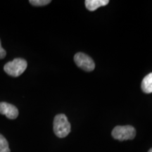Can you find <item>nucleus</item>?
<instances>
[{"label":"nucleus","instance_id":"6","mask_svg":"<svg viewBox=\"0 0 152 152\" xmlns=\"http://www.w3.org/2000/svg\"><path fill=\"white\" fill-rule=\"evenodd\" d=\"M85 7L89 11H94L101 7L107 5L109 3V0H86Z\"/></svg>","mask_w":152,"mask_h":152},{"label":"nucleus","instance_id":"2","mask_svg":"<svg viewBox=\"0 0 152 152\" xmlns=\"http://www.w3.org/2000/svg\"><path fill=\"white\" fill-rule=\"evenodd\" d=\"M28 63L23 58H17L12 61H9L5 64L4 70L5 73L12 77H18L24 73L27 68Z\"/></svg>","mask_w":152,"mask_h":152},{"label":"nucleus","instance_id":"3","mask_svg":"<svg viewBox=\"0 0 152 152\" xmlns=\"http://www.w3.org/2000/svg\"><path fill=\"white\" fill-rule=\"evenodd\" d=\"M112 137L119 141L133 140L136 136V130L131 125L121 126L118 125L113 129L111 132Z\"/></svg>","mask_w":152,"mask_h":152},{"label":"nucleus","instance_id":"5","mask_svg":"<svg viewBox=\"0 0 152 152\" xmlns=\"http://www.w3.org/2000/svg\"><path fill=\"white\" fill-rule=\"evenodd\" d=\"M0 113L9 119H16L18 115V110L13 104L7 102H0Z\"/></svg>","mask_w":152,"mask_h":152},{"label":"nucleus","instance_id":"1","mask_svg":"<svg viewBox=\"0 0 152 152\" xmlns=\"http://www.w3.org/2000/svg\"><path fill=\"white\" fill-rule=\"evenodd\" d=\"M71 123L64 114H58L54 119V132L59 138H64L71 132Z\"/></svg>","mask_w":152,"mask_h":152},{"label":"nucleus","instance_id":"10","mask_svg":"<svg viewBox=\"0 0 152 152\" xmlns=\"http://www.w3.org/2000/svg\"><path fill=\"white\" fill-rule=\"evenodd\" d=\"M6 55H7V52H6L4 49L1 47V40H0V59H2V58H4Z\"/></svg>","mask_w":152,"mask_h":152},{"label":"nucleus","instance_id":"4","mask_svg":"<svg viewBox=\"0 0 152 152\" xmlns=\"http://www.w3.org/2000/svg\"><path fill=\"white\" fill-rule=\"evenodd\" d=\"M74 61L76 65L84 70L85 71L90 72L94 71L95 68V64L94 61L90 56L84 53L78 52L74 56Z\"/></svg>","mask_w":152,"mask_h":152},{"label":"nucleus","instance_id":"9","mask_svg":"<svg viewBox=\"0 0 152 152\" xmlns=\"http://www.w3.org/2000/svg\"><path fill=\"white\" fill-rule=\"evenodd\" d=\"M29 2L32 5L36 6V7H42V6H45L51 3L50 0H30Z\"/></svg>","mask_w":152,"mask_h":152},{"label":"nucleus","instance_id":"7","mask_svg":"<svg viewBox=\"0 0 152 152\" xmlns=\"http://www.w3.org/2000/svg\"><path fill=\"white\" fill-rule=\"evenodd\" d=\"M142 90L144 93H152V73H150L144 77L142 82Z\"/></svg>","mask_w":152,"mask_h":152},{"label":"nucleus","instance_id":"8","mask_svg":"<svg viewBox=\"0 0 152 152\" xmlns=\"http://www.w3.org/2000/svg\"><path fill=\"white\" fill-rule=\"evenodd\" d=\"M0 152H11L8 141L1 134H0Z\"/></svg>","mask_w":152,"mask_h":152},{"label":"nucleus","instance_id":"11","mask_svg":"<svg viewBox=\"0 0 152 152\" xmlns=\"http://www.w3.org/2000/svg\"><path fill=\"white\" fill-rule=\"evenodd\" d=\"M148 152H152V148H151V149H150Z\"/></svg>","mask_w":152,"mask_h":152}]
</instances>
